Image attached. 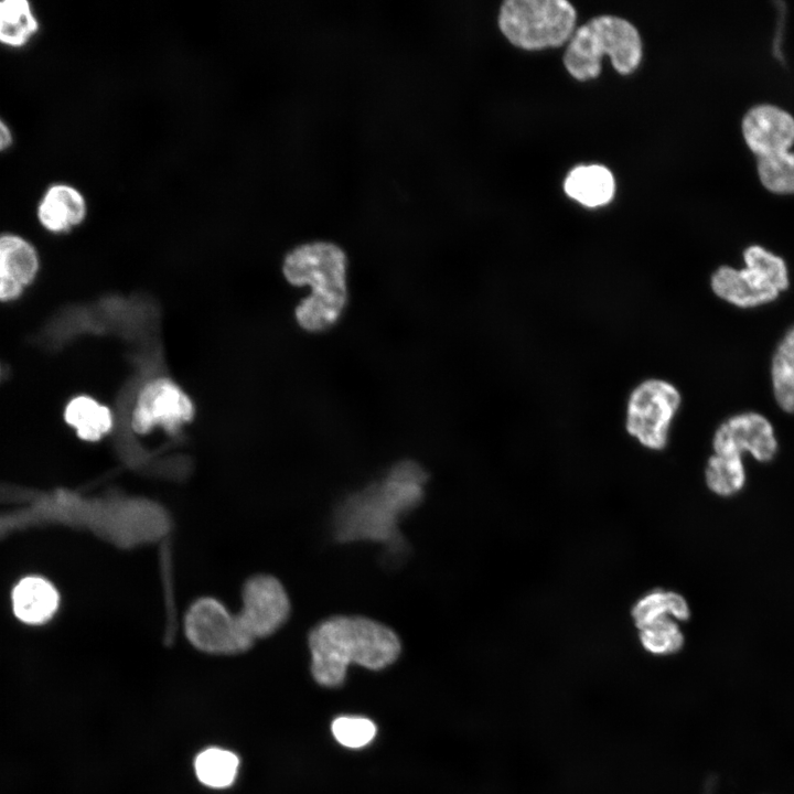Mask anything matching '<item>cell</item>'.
I'll use <instances>...</instances> for the list:
<instances>
[{
  "mask_svg": "<svg viewBox=\"0 0 794 794\" xmlns=\"http://www.w3.org/2000/svg\"><path fill=\"white\" fill-rule=\"evenodd\" d=\"M184 629L191 644L208 654L243 653L255 642L238 614L229 612L223 603L213 598L198 599L190 607Z\"/></svg>",
  "mask_w": 794,
  "mask_h": 794,
  "instance_id": "obj_8",
  "label": "cell"
},
{
  "mask_svg": "<svg viewBox=\"0 0 794 794\" xmlns=\"http://www.w3.org/2000/svg\"><path fill=\"white\" fill-rule=\"evenodd\" d=\"M741 129L747 146L758 158L787 151L794 144V117L775 105L751 107L742 118Z\"/></svg>",
  "mask_w": 794,
  "mask_h": 794,
  "instance_id": "obj_12",
  "label": "cell"
},
{
  "mask_svg": "<svg viewBox=\"0 0 794 794\" xmlns=\"http://www.w3.org/2000/svg\"><path fill=\"white\" fill-rule=\"evenodd\" d=\"M13 141L9 126L0 118V152L7 150Z\"/></svg>",
  "mask_w": 794,
  "mask_h": 794,
  "instance_id": "obj_26",
  "label": "cell"
},
{
  "mask_svg": "<svg viewBox=\"0 0 794 794\" xmlns=\"http://www.w3.org/2000/svg\"><path fill=\"white\" fill-rule=\"evenodd\" d=\"M238 768V757L222 748L205 749L194 760V771L198 781L211 788L230 786L237 776Z\"/></svg>",
  "mask_w": 794,
  "mask_h": 794,
  "instance_id": "obj_21",
  "label": "cell"
},
{
  "mask_svg": "<svg viewBox=\"0 0 794 794\" xmlns=\"http://www.w3.org/2000/svg\"><path fill=\"white\" fill-rule=\"evenodd\" d=\"M425 480L426 474L417 463L399 462L380 484L352 497L343 506L339 536L388 540L398 517L420 501Z\"/></svg>",
  "mask_w": 794,
  "mask_h": 794,
  "instance_id": "obj_3",
  "label": "cell"
},
{
  "mask_svg": "<svg viewBox=\"0 0 794 794\" xmlns=\"http://www.w3.org/2000/svg\"><path fill=\"white\" fill-rule=\"evenodd\" d=\"M715 453L739 457L750 452L759 461L771 460L777 450V441L771 422L761 414L748 411L723 421L715 432Z\"/></svg>",
  "mask_w": 794,
  "mask_h": 794,
  "instance_id": "obj_11",
  "label": "cell"
},
{
  "mask_svg": "<svg viewBox=\"0 0 794 794\" xmlns=\"http://www.w3.org/2000/svg\"><path fill=\"white\" fill-rule=\"evenodd\" d=\"M0 376H1V365H0Z\"/></svg>",
  "mask_w": 794,
  "mask_h": 794,
  "instance_id": "obj_27",
  "label": "cell"
},
{
  "mask_svg": "<svg viewBox=\"0 0 794 794\" xmlns=\"http://www.w3.org/2000/svg\"><path fill=\"white\" fill-rule=\"evenodd\" d=\"M13 610L23 622L39 624L49 620L58 605L55 588L39 577H28L14 588Z\"/></svg>",
  "mask_w": 794,
  "mask_h": 794,
  "instance_id": "obj_16",
  "label": "cell"
},
{
  "mask_svg": "<svg viewBox=\"0 0 794 794\" xmlns=\"http://www.w3.org/2000/svg\"><path fill=\"white\" fill-rule=\"evenodd\" d=\"M771 380L779 406L794 412V325L776 346L771 363Z\"/></svg>",
  "mask_w": 794,
  "mask_h": 794,
  "instance_id": "obj_19",
  "label": "cell"
},
{
  "mask_svg": "<svg viewBox=\"0 0 794 794\" xmlns=\"http://www.w3.org/2000/svg\"><path fill=\"white\" fill-rule=\"evenodd\" d=\"M346 255L330 242H312L292 249L282 271L293 286H309L311 293L296 309L299 325L309 332L333 326L347 302Z\"/></svg>",
  "mask_w": 794,
  "mask_h": 794,
  "instance_id": "obj_2",
  "label": "cell"
},
{
  "mask_svg": "<svg viewBox=\"0 0 794 794\" xmlns=\"http://www.w3.org/2000/svg\"><path fill=\"white\" fill-rule=\"evenodd\" d=\"M566 194L587 207L608 204L614 196L615 181L612 172L600 164L578 165L564 182Z\"/></svg>",
  "mask_w": 794,
  "mask_h": 794,
  "instance_id": "obj_15",
  "label": "cell"
},
{
  "mask_svg": "<svg viewBox=\"0 0 794 794\" xmlns=\"http://www.w3.org/2000/svg\"><path fill=\"white\" fill-rule=\"evenodd\" d=\"M642 40L627 20L600 15L576 29L564 55L567 72L578 81L599 76L604 56L621 75L633 73L642 60Z\"/></svg>",
  "mask_w": 794,
  "mask_h": 794,
  "instance_id": "obj_4",
  "label": "cell"
},
{
  "mask_svg": "<svg viewBox=\"0 0 794 794\" xmlns=\"http://www.w3.org/2000/svg\"><path fill=\"white\" fill-rule=\"evenodd\" d=\"M744 268L719 267L711 276L712 291L739 308H755L775 300L788 288L784 259L760 245L743 251Z\"/></svg>",
  "mask_w": 794,
  "mask_h": 794,
  "instance_id": "obj_6",
  "label": "cell"
},
{
  "mask_svg": "<svg viewBox=\"0 0 794 794\" xmlns=\"http://www.w3.org/2000/svg\"><path fill=\"white\" fill-rule=\"evenodd\" d=\"M757 170L766 190L777 194H794V151L760 157Z\"/></svg>",
  "mask_w": 794,
  "mask_h": 794,
  "instance_id": "obj_23",
  "label": "cell"
},
{
  "mask_svg": "<svg viewBox=\"0 0 794 794\" xmlns=\"http://www.w3.org/2000/svg\"><path fill=\"white\" fill-rule=\"evenodd\" d=\"M679 404L680 395L672 384L662 379L641 383L631 393L627 401L629 433L648 449H663Z\"/></svg>",
  "mask_w": 794,
  "mask_h": 794,
  "instance_id": "obj_7",
  "label": "cell"
},
{
  "mask_svg": "<svg viewBox=\"0 0 794 794\" xmlns=\"http://www.w3.org/2000/svg\"><path fill=\"white\" fill-rule=\"evenodd\" d=\"M40 269L36 248L26 238L0 234V301L19 299L35 280Z\"/></svg>",
  "mask_w": 794,
  "mask_h": 794,
  "instance_id": "obj_13",
  "label": "cell"
},
{
  "mask_svg": "<svg viewBox=\"0 0 794 794\" xmlns=\"http://www.w3.org/2000/svg\"><path fill=\"white\" fill-rule=\"evenodd\" d=\"M745 471L741 458L715 453L706 466V483L716 494L728 496L741 490Z\"/></svg>",
  "mask_w": 794,
  "mask_h": 794,
  "instance_id": "obj_22",
  "label": "cell"
},
{
  "mask_svg": "<svg viewBox=\"0 0 794 794\" xmlns=\"http://www.w3.org/2000/svg\"><path fill=\"white\" fill-rule=\"evenodd\" d=\"M310 670L323 687L343 685L351 665L380 670L397 661L401 643L394 630L362 615H334L315 625L308 639Z\"/></svg>",
  "mask_w": 794,
  "mask_h": 794,
  "instance_id": "obj_1",
  "label": "cell"
},
{
  "mask_svg": "<svg viewBox=\"0 0 794 794\" xmlns=\"http://www.w3.org/2000/svg\"><path fill=\"white\" fill-rule=\"evenodd\" d=\"M64 419L85 441H97L112 427L109 408L87 395L73 397L65 406Z\"/></svg>",
  "mask_w": 794,
  "mask_h": 794,
  "instance_id": "obj_17",
  "label": "cell"
},
{
  "mask_svg": "<svg viewBox=\"0 0 794 794\" xmlns=\"http://www.w3.org/2000/svg\"><path fill=\"white\" fill-rule=\"evenodd\" d=\"M643 648L657 656L672 655L683 647L684 634L678 624L669 616L654 621L640 630Z\"/></svg>",
  "mask_w": 794,
  "mask_h": 794,
  "instance_id": "obj_24",
  "label": "cell"
},
{
  "mask_svg": "<svg viewBox=\"0 0 794 794\" xmlns=\"http://www.w3.org/2000/svg\"><path fill=\"white\" fill-rule=\"evenodd\" d=\"M689 614L688 603L683 596L663 590L646 593L632 609V618L639 630L665 616L685 621Z\"/></svg>",
  "mask_w": 794,
  "mask_h": 794,
  "instance_id": "obj_20",
  "label": "cell"
},
{
  "mask_svg": "<svg viewBox=\"0 0 794 794\" xmlns=\"http://www.w3.org/2000/svg\"><path fill=\"white\" fill-rule=\"evenodd\" d=\"M577 12L566 0H506L497 23L503 35L526 51L558 47L576 30Z\"/></svg>",
  "mask_w": 794,
  "mask_h": 794,
  "instance_id": "obj_5",
  "label": "cell"
},
{
  "mask_svg": "<svg viewBox=\"0 0 794 794\" xmlns=\"http://www.w3.org/2000/svg\"><path fill=\"white\" fill-rule=\"evenodd\" d=\"M40 24L28 0L0 1V44L20 49L37 33Z\"/></svg>",
  "mask_w": 794,
  "mask_h": 794,
  "instance_id": "obj_18",
  "label": "cell"
},
{
  "mask_svg": "<svg viewBox=\"0 0 794 794\" xmlns=\"http://www.w3.org/2000/svg\"><path fill=\"white\" fill-rule=\"evenodd\" d=\"M331 732L341 745L361 749L374 740L377 728L374 721L366 717L340 716L332 721Z\"/></svg>",
  "mask_w": 794,
  "mask_h": 794,
  "instance_id": "obj_25",
  "label": "cell"
},
{
  "mask_svg": "<svg viewBox=\"0 0 794 794\" xmlns=\"http://www.w3.org/2000/svg\"><path fill=\"white\" fill-rule=\"evenodd\" d=\"M87 203L84 195L66 183L50 185L36 207V217L47 232L67 233L86 217Z\"/></svg>",
  "mask_w": 794,
  "mask_h": 794,
  "instance_id": "obj_14",
  "label": "cell"
},
{
  "mask_svg": "<svg viewBox=\"0 0 794 794\" xmlns=\"http://www.w3.org/2000/svg\"><path fill=\"white\" fill-rule=\"evenodd\" d=\"M242 600V610L237 614L254 641L273 634L289 618V597L272 576L258 575L247 580Z\"/></svg>",
  "mask_w": 794,
  "mask_h": 794,
  "instance_id": "obj_9",
  "label": "cell"
},
{
  "mask_svg": "<svg viewBox=\"0 0 794 794\" xmlns=\"http://www.w3.org/2000/svg\"><path fill=\"white\" fill-rule=\"evenodd\" d=\"M194 415L190 397L172 380L157 378L141 389L132 411L131 426L138 433H147L161 426L176 430Z\"/></svg>",
  "mask_w": 794,
  "mask_h": 794,
  "instance_id": "obj_10",
  "label": "cell"
}]
</instances>
